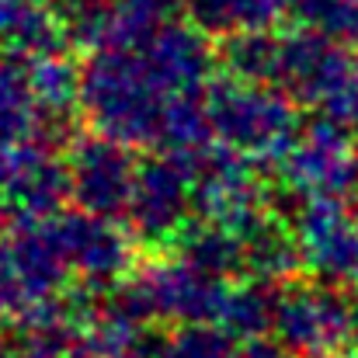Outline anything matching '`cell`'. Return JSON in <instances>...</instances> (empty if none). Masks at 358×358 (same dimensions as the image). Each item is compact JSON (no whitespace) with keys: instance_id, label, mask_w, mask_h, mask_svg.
<instances>
[{"instance_id":"1","label":"cell","mask_w":358,"mask_h":358,"mask_svg":"<svg viewBox=\"0 0 358 358\" xmlns=\"http://www.w3.org/2000/svg\"><path fill=\"white\" fill-rule=\"evenodd\" d=\"M178 358H227V355H223V348L216 341H202V348L199 345H188Z\"/></svg>"},{"instance_id":"2","label":"cell","mask_w":358,"mask_h":358,"mask_svg":"<svg viewBox=\"0 0 358 358\" xmlns=\"http://www.w3.org/2000/svg\"><path fill=\"white\" fill-rule=\"evenodd\" d=\"M250 358H271V355H250Z\"/></svg>"}]
</instances>
